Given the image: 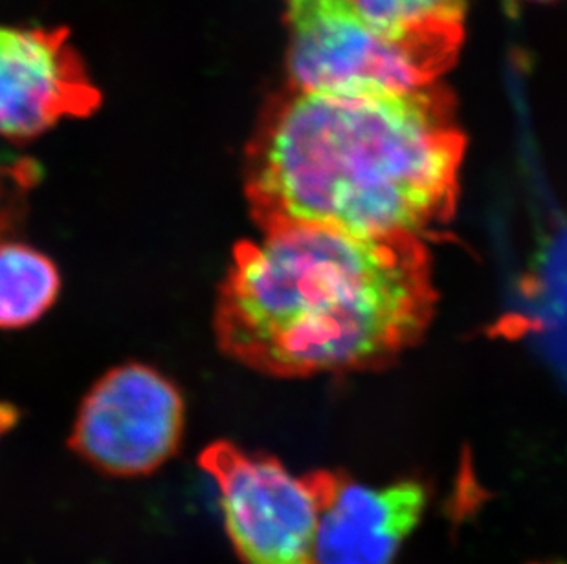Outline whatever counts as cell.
<instances>
[{"label": "cell", "instance_id": "5", "mask_svg": "<svg viewBox=\"0 0 567 564\" xmlns=\"http://www.w3.org/2000/svg\"><path fill=\"white\" fill-rule=\"evenodd\" d=\"M186 407L177 385L144 363L103 374L81 401L69 446L120 479L155 473L183 443Z\"/></svg>", "mask_w": 567, "mask_h": 564}, {"label": "cell", "instance_id": "8", "mask_svg": "<svg viewBox=\"0 0 567 564\" xmlns=\"http://www.w3.org/2000/svg\"><path fill=\"white\" fill-rule=\"evenodd\" d=\"M60 268L21 240H0V331L33 325L60 297Z\"/></svg>", "mask_w": 567, "mask_h": 564}, {"label": "cell", "instance_id": "7", "mask_svg": "<svg viewBox=\"0 0 567 564\" xmlns=\"http://www.w3.org/2000/svg\"><path fill=\"white\" fill-rule=\"evenodd\" d=\"M311 474L320 501L315 564H393L423 515V485L371 488L331 471Z\"/></svg>", "mask_w": 567, "mask_h": 564}, {"label": "cell", "instance_id": "9", "mask_svg": "<svg viewBox=\"0 0 567 564\" xmlns=\"http://www.w3.org/2000/svg\"><path fill=\"white\" fill-rule=\"evenodd\" d=\"M380 30L410 38L430 32H465L468 0H353Z\"/></svg>", "mask_w": 567, "mask_h": 564}, {"label": "cell", "instance_id": "6", "mask_svg": "<svg viewBox=\"0 0 567 564\" xmlns=\"http://www.w3.org/2000/svg\"><path fill=\"white\" fill-rule=\"evenodd\" d=\"M100 105L66 28L0 27V138L28 142Z\"/></svg>", "mask_w": 567, "mask_h": 564}, {"label": "cell", "instance_id": "11", "mask_svg": "<svg viewBox=\"0 0 567 564\" xmlns=\"http://www.w3.org/2000/svg\"><path fill=\"white\" fill-rule=\"evenodd\" d=\"M19 416L21 415H19L16 405L8 404V401H0V437L17 426Z\"/></svg>", "mask_w": 567, "mask_h": 564}, {"label": "cell", "instance_id": "1", "mask_svg": "<svg viewBox=\"0 0 567 564\" xmlns=\"http://www.w3.org/2000/svg\"><path fill=\"white\" fill-rule=\"evenodd\" d=\"M466 136L441 85L337 96L287 83L267 97L245 150V195L261 233L327 228L419 234L446 224Z\"/></svg>", "mask_w": 567, "mask_h": 564}, {"label": "cell", "instance_id": "10", "mask_svg": "<svg viewBox=\"0 0 567 564\" xmlns=\"http://www.w3.org/2000/svg\"><path fill=\"white\" fill-rule=\"evenodd\" d=\"M33 167L30 164H24L21 173L16 169H8V167H0V234L4 233L8 229V222L11 220V215H16L17 200H19V192L17 187L30 186L32 178H30V170ZM2 240V239H0Z\"/></svg>", "mask_w": 567, "mask_h": 564}, {"label": "cell", "instance_id": "2", "mask_svg": "<svg viewBox=\"0 0 567 564\" xmlns=\"http://www.w3.org/2000/svg\"><path fill=\"white\" fill-rule=\"evenodd\" d=\"M429 250L419 234L289 228L241 240L220 282V351L274 378L384 367L434 317Z\"/></svg>", "mask_w": 567, "mask_h": 564}, {"label": "cell", "instance_id": "12", "mask_svg": "<svg viewBox=\"0 0 567 564\" xmlns=\"http://www.w3.org/2000/svg\"><path fill=\"white\" fill-rule=\"evenodd\" d=\"M507 2L511 8H518V6L524 4H549V2H555V0H507Z\"/></svg>", "mask_w": 567, "mask_h": 564}, {"label": "cell", "instance_id": "3", "mask_svg": "<svg viewBox=\"0 0 567 564\" xmlns=\"http://www.w3.org/2000/svg\"><path fill=\"white\" fill-rule=\"evenodd\" d=\"M287 83L337 96H373L434 85L457 61L465 32L396 38L353 0H284Z\"/></svg>", "mask_w": 567, "mask_h": 564}, {"label": "cell", "instance_id": "4", "mask_svg": "<svg viewBox=\"0 0 567 564\" xmlns=\"http://www.w3.org/2000/svg\"><path fill=\"white\" fill-rule=\"evenodd\" d=\"M219 493L226 533L243 564H315L320 501L312 474L278 458L214 442L198 457Z\"/></svg>", "mask_w": 567, "mask_h": 564}]
</instances>
